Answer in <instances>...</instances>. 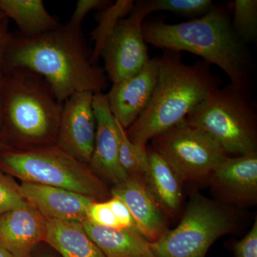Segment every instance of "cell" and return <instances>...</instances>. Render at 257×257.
<instances>
[{"label": "cell", "instance_id": "4", "mask_svg": "<svg viewBox=\"0 0 257 257\" xmlns=\"http://www.w3.org/2000/svg\"><path fill=\"white\" fill-rule=\"evenodd\" d=\"M2 142L25 151L56 145L63 103L40 76L26 69L4 73Z\"/></svg>", "mask_w": 257, "mask_h": 257}, {"label": "cell", "instance_id": "34", "mask_svg": "<svg viewBox=\"0 0 257 257\" xmlns=\"http://www.w3.org/2000/svg\"><path fill=\"white\" fill-rule=\"evenodd\" d=\"M38 257H54L52 256V255L49 254V253H42V254L40 255Z\"/></svg>", "mask_w": 257, "mask_h": 257}, {"label": "cell", "instance_id": "25", "mask_svg": "<svg viewBox=\"0 0 257 257\" xmlns=\"http://www.w3.org/2000/svg\"><path fill=\"white\" fill-rule=\"evenodd\" d=\"M28 204L20 186L0 171V214L14 210Z\"/></svg>", "mask_w": 257, "mask_h": 257}, {"label": "cell", "instance_id": "16", "mask_svg": "<svg viewBox=\"0 0 257 257\" xmlns=\"http://www.w3.org/2000/svg\"><path fill=\"white\" fill-rule=\"evenodd\" d=\"M215 183L236 200L248 202L257 195V153L226 157L212 172Z\"/></svg>", "mask_w": 257, "mask_h": 257}, {"label": "cell", "instance_id": "5", "mask_svg": "<svg viewBox=\"0 0 257 257\" xmlns=\"http://www.w3.org/2000/svg\"><path fill=\"white\" fill-rule=\"evenodd\" d=\"M226 153H256V106L248 91L229 84L216 89L186 118Z\"/></svg>", "mask_w": 257, "mask_h": 257}, {"label": "cell", "instance_id": "19", "mask_svg": "<svg viewBox=\"0 0 257 257\" xmlns=\"http://www.w3.org/2000/svg\"><path fill=\"white\" fill-rule=\"evenodd\" d=\"M45 242L62 257H105L78 222L47 219Z\"/></svg>", "mask_w": 257, "mask_h": 257}, {"label": "cell", "instance_id": "32", "mask_svg": "<svg viewBox=\"0 0 257 257\" xmlns=\"http://www.w3.org/2000/svg\"><path fill=\"white\" fill-rule=\"evenodd\" d=\"M0 257H16L8 250L0 245Z\"/></svg>", "mask_w": 257, "mask_h": 257}, {"label": "cell", "instance_id": "29", "mask_svg": "<svg viewBox=\"0 0 257 257\" xmlns=\"http://www.w3.org/2000/svg\"><path fill=\"white\" fill-rule=\"evenodd\" d=\"M106 202L116 218L120 228H131L136 229L133 216L122 201L120 200L117 197H112Z\"/></svg>", "mask_w": 257, "mask_h": 257}, {"label": "cell", "instance_id": "30", "mask_svg": "<svg viewBox=\"0 0 257 257\" xmlns=\"http://www.w3.org/2000/svg\"><path fill=\"white\" fill-rule=\"evenodd\" d=\"M13 34L8 28V19L0 23V74L5 73V61Z\"/></svg>", "mask_w": 257, "mask_h": 257}, {"label": "cell", "instance_id": "21", "mask_svg": "<svg viewBox=\"0 0 257 257\" xmlns=\"http://www.w3.org/2000/svg\"><path fill=\"white\" fill-rule=\"evenodd\" d=\"M134 5L135 2L133 0H118L98 15V25L92 33V39L94 42V50L92 52V60L94 63L96 64L100 57L106 39L119 20L124 18L126 14H130Z\"/></svg>", "mask_w": 257, "mask_h": 257}, {"label": "cell", "instance_id": "13", "mask_svg": "<svg viewBox=\"0 0 257 257\" xmlns=\"http://www.w3.org/2000/svg\"><path fill=\"white\" fill-rule=\"evenodd\" d=\"M20 186L27 202L46 219L82 224L87 219L89 206L96 201L58 187L27 182Z\"/></svg>", "mask_w": 257, "mask_h": 257}, {"label": "cell", "instance_id": "26", "mask_svg": "<svg viewBox=\"0 0 257 257\" xmlns=\"http://www.w3.org/2000/svg\"><path fill=\"white\" fill-rule=\"evenodd\" d=\"M87 219L92 224L109 228H120L107 202H94L88 209Z\"/></svg>", "mask_w": 257, "mask_h": 257}, {"label": "cell", "instance_id": "31", "mask_svg": "<svg viewBox=\"0 0 257 257\" xmlns=\"http://www.w3.org/2000/svg\"><path fill=\"white\" fill-rule=\"evenodd\" d=\"M3 81H4V74H0V153L4 152L3 150V145L2 142V132H3V103H2V91H3Z\"/></svg>", "mask_w": 257, "mask_h": 257}, {"label": "cell", "instance_id": "6", "mask_svg": "<svg viewBox=\"0 0 257 257\" xmlns=\"http://www.w3.org/2000/svg\"><path fill=\"white\" fill-rule=\"evenodd\" d=\"M0 168L23 182L58 187L92 198L107 197V188L89 166L57 145L0 153Z\"/></svg>", "mask_w": 257, "mask_h": 257}, {"label": "cell", "instance_id": "9", "mask_svg": "<svg viewBox=\"0 0 257 257\" xmlns=\"http://www.w3.org/2000/svg\"><path fill=\"white\" fill-rule=\"evenodd\" d=\"M145 19V15L133 8L106 39L100 57L106 77L112 84L138 73L150 60L143 35Z\"/></svg>", "mask_w": 257, "mask_h": 257}, {"label": "cell", "instance_id": "10", "mask_svg": "<svg viewBox=\"0 0 257 257\" xmlns=\"http://www.w3.org/2000/svg\"><path fill=\"white\" fill-rule=\"evenodd\" d=\"M92 92H78L63 103L56 145L85 165L92 158L96 122Z\"/></svg>", "mask_w": 257, "mask_h": 257}, {"label": "cell", "instance_id": "17", "mask_svg": "<svg viewBox=\"0 0 257 257\" xmlns=\"http://www.w3.org/2000/svg\"><path fill=\"white\" fill-rule=\"evenodd\" d=\"M88 236L105 257H155L150 241L131 228H109L82 223Z\"/></svg>", "mask_w": 257, "mask_h": 257}, {"label": "cell", "instance_id": "28", "mask_svg": "<svg viewBox=\"0 0 257 257\" xmlns=\"http://www.w3.org/2000/svg\"><path fill=\"white\" fill-rule=\"evenodd\" d=\"M236 257H257V221L247 234L236 243L234 246Z\"/></svg>", "mask_w": 257, "mask_h": 257}, {"label": "cell", "instance_id": "8", "mask_svg": "<svg viewBox=\"0 0 257 257\" xmlns=\"http://www.w3.org/2000/svg\"><path fill=\"white\" fill-rule=\"evenodd\" d=\"M152 140L154 150L182 179L194 180L211 175L227 157L215 141L186 120Z\"/></svg>", "mask_w": 257, "mask_h": 257}, {"label": "cell", "instance_id": "24", "mask_svg": "<svg viewBox=\"0 0 257 257\" xmlns=\"http://www.w3.org/2000/svg\"><path fill=\"white\" fill-rule=\"evenodd\" d=\"M231 25L243 43L254 41L257 37L256 0H236Z\"/></svg>", "mask_w": 257, "mask_h": 257}, {"label": "cell", "instance_id": "20", "mask_svg": "<svg viewBox=\"0 0 257 257\" xmlns=\"http://www.w3.org/2000/svg\"><path fill=\"white\" fill-rule=\"evenodd\" d=\"M0 10L7 18L14 20L25 36L52 31L60 25L42 0H0Z\"/></svg>", "mask_w": 257, "mask_h": 257}, {"label": "cell", "instance_id": "23", "mask_svg": "<svg viewBox=\"0 0 257 257\" xmlns=\"http://www.w3.org/2000/svg\"><path fill=\"white\" fill-rule=\"evenodd\" d=\"M115 118V117H114ZM119 137V157L121 167L128 176L145 175L148 164L147 147L139 146L130 141L126 130L116 119Z\"/></svg>", "mask_w": 257, "mask_h": 257}, {"label": "cell", "instance_id": "7", "mask_svg": "<svg viewBox=\"0 0 257 257\" xmlns=\"http://www.w3.org/2000/svg\"><path fill=\"white\" fill-rule=\"evenodd\" d=\"M226 211L203 198L189 203L178 226L150 243L155 257H205L218 238L229 230Z\"/></svg>", "mask_w": 257, "mask_h": 257}, {"label": "cell", "instance_id": "18", "mask_svg": "<svg viewBox=\"0 0 257 257\" xmlns=\"http://www.w3.org/2000/svg\"><path fill=\"white\" fill-rule=\"evenodd\" d=\"M145 184L159 208L170 213L178 210L182 199V179L156 150H147Z\"/></svg>", "mask_w": 257, "mask_h": 257}, {"label": "cell", "instance_id": "27", "mask_svg": "<svg viewBox=\"0 0 257 257\" xmlns=\"http://www.w3.org/2000/svg\"><path fill=\"white\" fill-rule=\"evenodd\" d=\"M107 3L109 2L104 0H79L67 25L72 28L82 29V23L86 16L93 10L104 8L108 5Z\"/></svg>", "mask_w": 257, "mask_h": 257}, {"label": "cell", "instance_id": "15", "mask_svg": "<svg viewBox=\"0 0 257 257\" xmlns=\"http://www.w3.org/2000/svg\"><path fill=\"white\" fill-rule=\"evenodd\" d=\"M111 194L126 204L137 231L150 242H155L167 232L165 217L140 177L128 176L114 186Z\"/></svg>", "mask_w": 257, "mask_h": 257}, {"label": "cell", "instance_id": "3", "mask_svg": "<svg viewBox=\"0 0 257 257\" xmlns=\"http://www.w3.org/2000/svg\"><path fill=\"white\" fill-rule=\"evenodd\" d=\"M159 60L158 79L153 95L143 114L126 130L130 141L146 147L156 138L183 121L219 89L221 81L210 64L199 61L187 64L180 52L164 50Z\"/></svg>", "mask_w": 257, "mask_h": 257}, {"label": "cell", "instance_id": "14", "mask_svg": "<svg viewBox=\"0 0 257 257\" xmlns=\"http://www.w3.org/2000/svg\"><path fill=\"white\" fill-rule=\"evenodd\" d=\"M46 234V218L28 203L0 214V245L16 257H31Z\"/></svg>", "mask_w": 257, "mask_h": 257}, {"label": "cell", "instance_id": "12", "mask_svg": "<svg viewBox=\"0 0 257 257\" xmlns=\"http://www.w3.org/2000/svg\"><path fill=\"white\" fill-rule=\"evenodd\" d=\"M158 74V58L150 59L138 73L112 84L106 94L111 114L125 130L138 119L148 106Z\"/></svg>", "mask_w": 257, "mask_h": 257}, {"label": "cell", "instance_id": "2", "mask_svg": "<svg viewBox=\"0 0 257 257\" xmlns=\"http://www.w3.org/2000/svg\"><path fill=\"white\" fill-rule=\"evenodd\" d=\"M143 31L146 43L164 50L199 56L221 69L235 87L249 89L251 55L234 32L229 12L222 5H214L207 14L185 23H143Z\"/></svg>", "mask_w": 257, "mask_h": 257}, {"label": "cell", "instance_id": "1", "mask_svg": "<svg viewBox=\"0 0 257 257\" xmlns=\"http://www.w3.org/2000/svg\"><path fill=\"white\" fill-rule=\"evenodd\" d=\"M26 69L40 76L64 103L78 92H103L107 87L104 69L92 60L82 29L68 25L35 35H13L5 72Z\"/></svg>", "mask_w": 257, "mask_h": 257}, {"label": "cell", "instance_id": "33", "mask_svg": "<svg viewBox=\"0 0 257 257\" xmlns=\"http://www.w3.org/2000/svg\"><path fill=\"white\" fill-rule=\"evenodd\" d=\"M6 19L8 18H6V16H5L4 13H3V11L0 10V23L3 22V20H6Z\"/></svg>", "mask_w": 257, "mask_h": 257}, {"label": "cell", "instance_id": "11", "mask_svg": "<svg viewBox=\"0 0 257 257\" xmlns=\"http://www.w3.org/2000/svg\"><path fill=\"white\" fill-rule=\"evenodd\" d=\"M93 108L96 122V138L88 166L98 177L116 185L128 177L119 162L116 119L111 114L107 97L103 92L94 94Z\"/></svg>", "mask_w": 257, "mask_h": 257}, {"label": "cell", "instance_id": "22", "mask_svg": "<svg viewBox=\"0 0 257 257\" xmlns=\"http://www.w3.org/2000/svg\"><path fill=\"white\" fill-rule=\"evenodd\" d=\"M214 4L211 0H144L135 3L133 8L145 18L155 12L165 11L182 17L204 15Z\"/></svg>", "mask_w": 257, "mask_h": 257}]
</instances>
